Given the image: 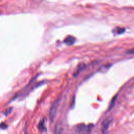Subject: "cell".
<instances>
[{"instance_id":"obj_4","label":"cell","mask_w":134,"mask_h":134,"mask_svg":"<svg viewBox=\"0 0 134 134\" xmlns=\"http://www.w3.org/2000/svg\"><path fill=\"white\" fill-rule=\"evenodd\" d=\"M111 122H112V119L110 117H108L106 118L103 121L102 125V132L104 134H105L107 132Z\"/></svg>"},{"instance_id":"obj_13","label":"cell","mask_w":134,"mask_h":134,"mask_svg":"<svg viewBox=\"0 0 134 134\" xmlns=\"http://www.w3.org/2000/svg\"><path fill=\"white\" fill-rule=\"evenodd\" d=\"M128 54H134V48L130 49L128 51Z\"/></svg>"},{"instance_id":"obj_9","label":"cell","mask_w":134,"mask_h":134,"mask_svg":"<svg viewBox=\"0 0 134 134\" xmlns=\"http://www.w3.org/2000/svg\"><path fill=\"white\" fill-rule=\"evenodd\" d=\"M12 111H13V108H12V107H9V108H7V109L5 110V111H4V114L5 116H7V115H8V114H10V113L12 112Z\"/></svg>"},{"instance_id":"obj_5","label":"cell","mask_w":134,"mask_h":134,"mask_svg":"<svg viewBox=\"0 0 134 134\" xmlns=\"http://www.w3.org/2000/svg\"><path fill=\"white\" fill-rule=\"evenodd\" d=\"M64 132V128L62 124L58 123L56 124L55 130V134H63Z\"/></svg>"},{"instance_id":"obj_2","label":"cell","mask_w":134,"mask_h":134,"mask_svg":"<svg viewBox=\"0 0 134 134\" xmlns=\"http://www.w3.org/2000/svg\"><path fill=\"white\" fill-rule=\"evenodd\" d=\"M59 104H60V100H57L53 104H52L50 108L49 118L51 122H53L56 117L57 111H58V109L59 106Z\"/></svg>"},{"instance_id":"obj_10","label":"cell","mask_w":134,"mask_h":134,"mask_svg":"<svg viewBox=\"0 0 134 134\" xmlns=\"http://www.w3.org/2000/svg\"><path fill=\"white\" fill-rule=\"evenodd\" d=\"M84 66L83 65H82V66H81V65L79 66V67H78V69H77V70H76V71L75 72V75H77L79 74V73L80 72V71L81 70V69L82 70L84 68Z\"/></svg>"},{"instance_id":"obj_11","label":"cell","mask_w":134,"mask_h":134,"mask_svg":"<svg viewBox=\"0 0 134 134\" xmlns=\"http://www.w3.org/2000/svg\"><path fill=\"white\" fill-rule=\"evenodd\" d=\"M7 127V125L6 123H1L0 124V128L2 129V130H6Z\"/></svg>"},{"instance_id":"obj_1","label":"cell","mask_w":134,"mask_h":134,"mask_svg":"<svg viewBox=\"0 0 134 134\" xmlns=\"http://www.w3.org/2000/svg\"><path fill=\"white\" fill-rule=\"evenodd\" d=\"M35 78H34L31 81L30 83H29V84L27 85L26 87L22 90V91L19 93L15 98H16L17 97H25L27 94H28L32 90H33L35 88H37V87H38L39 85H40L41 84H42V82H40L39 83L37 84H35L34 83V81H35Z\"/></svg>"},{"instance_id":"obj_7","label":"cell","mask_w":134,"mask_h":134,"mask_svg":"<svg viewBox=\"0 0 134 134\" xmlns=\"http://www.w3.org/2000/svg\"><path fill=\"white\" fill-rule=\"evenodd\" d=\"M38 128H39V130L41 132H46L47 131V128L45 124V119L39 122V125H38Z\"/></svg>"},{"instance_id":"obj_12","label":"cell","mask_w":134,"mask_h":134,"mask_svg":"<svg viewBox=\"0 0 134 134\" xmlns=\"http://www.w3.org/2000/svg\"><path fill=\"white\" fill-rule=\"evenodd\" d=\"M116 97H115L114 99H113V100H112V103L111 104V105H110V107H109V109H111V108L113 106V105H114V103H115V100H116Z\"/></svg>"},{"instance_id":"obj_3","label":"cell","mask_w":134,"mask_h":134,"mask_svg":"<svg viewBox=\"0 0 134 134\" xmlns=\"http://www.w3.org/2000/svg\"><path fill=\"white\" fill-rule=\"evenodd\" d=\"M93 127V125L86 126L83 125V124H81V125H79L77 126V131L81 133L88 134L91 131Z\"/></svg>"},{"instance_id":"obj_8","label":"cell","mask_w":134,"mask_h":134,"mask_svg":"<svg viewBox=\"0 0 134 134\" xmlns=\"http://www.w3.org/2000/svg\"><path fill=\"white\" fill-rule=\"evenodd\" d=\"M124 31H125V29L123 28H117L116 30H115L114 32L117 34H121L124 32Z\"/></svg>"},{"instance_id":"obj_6","label":"cell","mask_w":134,"mask_h":134,"mask_svg":"<svg viewBox=\"0 0 134 134\" xmlns=\"http://www.w3.org/2000/svg\"><path fill=\"white\" fill-rule=\"evenodd\" d=\"M75 38L72 36H69L68 37H67L65 38V41H64V42L66 43V44L68 45H73L75 42Z\"/></svg>"}]
</instances>
